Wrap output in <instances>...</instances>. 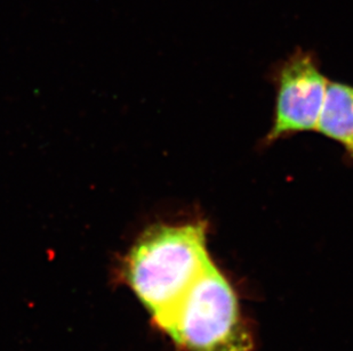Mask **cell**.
Wrapping results in <instances>:
<instances>
[{
  "label": "cell",
  "instance_id": "cell-1",
  "mask_svg": "<svg viewBox=\"0 0 353 351\" xmlns=\"http://www.w3.org/2000/svg\"><path fill=\"white\" fill-rule=\"evenodd\" d=\"M213 262L206 222L159 224L148 228L130 248L123 274L160 328Z\"/></svg>",
  "mask_w": 353,
  "mask_h": 351
},
{
  "label": "cell",
  "instance_id": "cell-2",
  "mask_svg": "<svg viewBox=\"0 0 353 351\" xmlns=\"http://www.w3.org/2000/svg\"><path fill=\"white\" fill-rule=\"evenodd\" d=\"M182 351H252L253 337L229 279L213 262L160 328Z\"/></svg>",
  "mask_w": 353,
  "mask_h": 351
},
{
  "label": "cell",
  "instance_id": "cell-3",
  "mask_svg": "<svg viewBox=\"0 0 353 351\" xmlns=\"http://www.w3.org/2000/svg\"><path fill=\"white\" fill-rule=\"evenodd\" d=\"M274 125L265 136L272 144L295 134L316 130L326 96L328 79L320 71L316 56L299 48L280 65Z\"/></svg>",
  "mask_w": 353,
  "mask_h": 351
},
{
  "label": "cell",
  "instance_id": "cell-4",
  "mask_svg": "<svg viewBox=\"0 0 353 351\" xmlns=\"http://www.w3.org/2000/svg\"><path fill=\"white\" fill-rule=\"evenodd\" d=\"M316 131L343 146L353 160V87L328 83Z\"/></svg>",
  "mask_w": 353,
  "mask_h": 351
}]
</instances>
